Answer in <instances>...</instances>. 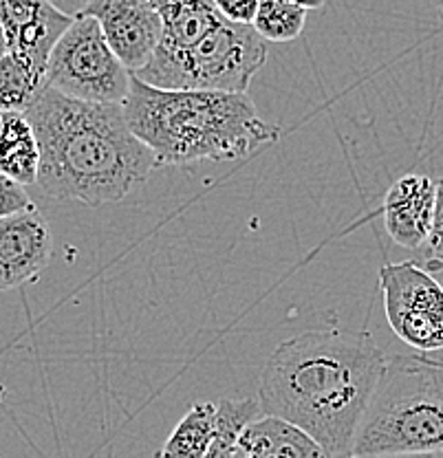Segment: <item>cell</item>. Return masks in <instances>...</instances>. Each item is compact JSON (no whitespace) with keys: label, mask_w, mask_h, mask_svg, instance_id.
<instances>
[{"label":"cell","mask_w":443,"mask_h":458,"mask_svg":"<svg viewBox=\"0 0 443 458\" xmlns=\"http://www.w3.org/2000/svg\"><path fill=\"white\" fill-rule=\"evenodd\" d=\"M54 7H58L60 12L69 13V16H78V13H82V9L87 7L90 0H49Z\"/></svg>","instance_id":"21"},{"label":"cell","mask_w":443,"mask_h":458,"mask_svg":"<svg viewBox=\"0 0 443 458\" xmlns=\"http://www.w3.org/2000/svg\"><path fill=\"white\" fill-rule=\"evenodd\" d=\"M71 21L73 16L60 12L49 0H0V25L9 54L21 57L42 80L51 49Z\"/></svg>","instance_id":"9"},{"label":"cell","mask_w":443,"mask_h":458,"mask_svg":"<svg viewBox=\"0 0 443 458\" xmlns=\"http://www.w3.org/2000/svg\"><path fill=\"white\" fill-rule=\"evenodd\" d=\"M45 84L71 98L122 104L131 71L113 54L99 22L89 13H78L51 49Z\"/></svg>","instance_id":"6"},{"label":"cell","mask_w":443,"mask_h":458,"mask_svg":"<svg viewBox=\"0 0 443 458\" xmlns=\"http://www.w3.org/2000/svg\"><path fill=\"white\" fill-rule=\"evenodd\" d=\"M131 131L159 165L247 159L280 137L265 122L247 90L159 89L131 73L122 102Z\"/></svg>","instance_id":"3"},{"label":"cell","mask_w":443,"mask_h":458,"mask_svg":"<svg viewBox=\"0 0 443 458\" xmlns=\"http://www.w3.org/2000/svg\"><path fill=\"white\" fill-rule=\"evenodd\" d=\"M161 38L137 73L159 89L247 90L267 62L265 40L251 25L232 22L214 0H152Z\"/></svg>","instance_id":"4"},{"label":"cell","mask_w":443,"mask_h":458,"mask_svg":"<svg viewBox=\"0 0 443 458\" xmlns=\"http://www.w3.org/2000/svg\"><path fill=\"white\" fill-rule=\"evenodd\" d=\"M22 113L40 150L36 183L47 197L90 208L115 203L157 168L150 148L128 126L122 104L89 102L42 84Z\"/></svg>","instance_id":"2"},{"label":"cell","mask_w":443,"mask_h":458,"mask_svg":"<svg viewBox=\"0 0 443 458\" xmlns=\"http://www.w3.org/2000/svg\"><path fill=\"white\" fill-rule=\"evenodd\" d=\"M7 36H4V29H3V25H0V55H4L7 54Z\"/></svg>","instance_id":"23"},{"label":"cell","mask_w":443,"mask_h":458,"mask_svg":"<svg viewBox=\"0 0 443 458\" xmlns=\"http://www.w3.org/2000/svg\"><path fill=\"white\" fill-rule=\"evenodd\" d=\"M307 22V9L285 0H259V9L251 27L263 40L292 42L302 33Z\"/></svg>","instance_id":"16"},{"label":"cell","mask_w":443,"mask_h":458,"mask_svg":"<svg viewBox=\"0 0 443 458\" xmlns=\"http://www.w3.org/2000/svg\"><path fill=\"white\" fill-rule=\"evenodd\" d=\"M45 80L36 75L21 57L13 54L0 55V113L3 111H25Z\"/></svg>","instance_id":"17"},{"label":"cell","mask_w":443,"mask_h":458,"mask_svg":"<svg viewBox=\"0 0 443 458\" xmlns=\"http://www.w3.org/2000/svg\"><path fill=\"white\" fill-rule=\"evenodd\" d=\"M214 438V401L194 403L177 423L157 456L208 458Z\"/></svg>","instance_id":"14"},{"label":"cell","mask_w":443,"mask_h":458,"mask_svg":"<svg viewBox=\"0 0 443 458\" xmlns=\"http://www.w3.org/2000/svg\"><path fill=\"white\" fill-rule=\"evenodd\" d=\"M260 414L263 410L256 399L214 401V438L208 450V458H232L243 428Z\"/></svg>","instance_id":"15"},{"label":"cell","mask_w":443,"mask_h":458,"mask_svg":"<svg viewBox=\"0 0 443 458\" xmlns=\"http://www.w3.org/2000/svg\"><path fill=\"white\" fill-rule=\"evenodd\" d=\"M82 13L99 22L108 47L131 73L150 62L161 38V18L152 0H90Z\"/></svg>","instance_id":"8"},{"label":"cell","mask_w":443,"mask_h":458,"mask_svg":"<svg viewBox=\"0 0 443 458\" xmlns=\"http://www.w3.org/2000/svg\"><path fill=\"white\" fill-rule=\"evenodd\" d=\"M218 12L232 22H241V25H251L259 9V0H214Z\"/></svg>","instance_id":"20"},{"label":"cell","mask_w":443,"mask_h":458,"mask_svg":"<svg viewBox=\"0 0 443 458\" xmlns=\"http://www.w3.org/2000/svg\"><path fill=\"white\" fill-rule=\"evenodd\" d=\"M443 456V360L386 357L357 426L351 456Z\"/></svg>","instance_id":"5"},{"label":"cell","mask_w":443,"mask_h":458,"mask_svg":"<svg viewBox=\"0 0 443 458\" xmlns=\"http://www.w3.org/2000/svg\"><path fill=\"white\" fill-rule=\"evenodd\" d=\"M285 3H292V4H298V7L302 9H320L322 4H325V0H285Z\"/></svg>","instance_id":"22"},{"label":"cell","mask_w":443,"mask_h":458,"mask_svg":"<svg viewBox=\"0 0 443 458\" xmlns=\"http://www.w3.org/2000/svg\"><path fill=\"white\" fill-rule=\"evenodd\" d=\"M384 311L390 328L419 352L443 351V286L417 262H393L379 269Z\"/></svg>","instance_id":"7"},{"label":"cell","mask_w":443,"mask_h":458,"mask_svg":"<svg viewBox=\"0 0 443 458\" xmlns=\"http://www.w3.org/2000/svg\"><path fill=\"white\" fill-rule=\"evenodd\" d=\"M33 205L36 203H33L30 194H27L25 185L9 179L7 174L0 172V218L9 216V214L22 212V209H30Z\"/></svg>","instance_id":"19"},{"label":"cell","mask_w":443,"mask_h":458,"mask_svg":"<svg viewBox=\"0 0 443 458\" xmlns=\"http://www.w3.org/2000/svg\"><path fill=\"white\" fill-rule=\"evenodd\" d=\"M36 135L22 111L0 113V172L22 185H33L38 176Z\"/></svg>","instance_id":"13"},{"label":"cell","mask_w":443,"mask_h":458,"mask_svg":"<svg viewBox=\"0 0 443 458\" xmlns=\"http://www.w3.org/2000/svg\"><path fill=\"white\" fill-rule=\"evenodd\" d=\"M54 254L49 223L33 205L0 218V291L31 283Z\"/></svg>","instance_id":"10"},{"label":"cell","mask_w":443,"mask_h":458,"mask_svg":"<svg viewBox=\"0 0 443 458\" xmlns=\"http://www.w3.org/2000/svg\"><path fill=\"white\" fill-rule=\"evenodd\" d=\"M432 3H435L437 12H439V16H441V21H443V0H432Z\"/></svg>","instance_id":"24"},{"label":"cell","mask_w":443,"mask_h":458,"mask_svg":"<svg viewBox=\"0 0 443 458\" xmlns=\"http://www.w3.org/2000/svg\"><path fill=\"white\" fill-rule=\"evenodd\" d=\"M232 458H325V452L295 423L263 412L243 428Z\"/></svg>","instance_id":"12"},{"label":"cell","mask_w":443,"mask_h":458,"mask_svg":"<svg viewBox=\"0 0 443 458\" xmlns=\"http://www.w3.org/2000/svg\"><path fill=\"white\" fill-rule=\"evenodd\" d=\"M386 355L371 333L307 331L276 346L260 370V410L292 421L325 456H351Z\"/></svg>","instance_id":"1"},{"label":"cell","mask_w":443,"mask_h":458,"mask_svg":"<svg viewBox=\"0 0 443 458\" xmlns=\"http://www.w3.org/2000/svg\"><path fill=\"white\" fill-rule=\"evenodd\" d=\"M428 258L426 269L428 271H441L443 269V179L435 183V205H432V221L430 232L426 238Z\"/></svg>","instance_id":"18"},{"label":"cell","mask_w":443,"mask_h":458,"mask_svg":"<svg viewBox=\"0 0 443 458\" xmlns=\"http://www.w3.org/2000/svg\"><path fill=\"white\" fill-rule=\"evenodd\" d=\"M435 205V181L423 174H406L395 181L384 197L386 233L404 250L426 245Z\"/></svg>","instance_id":"11"}]
</instances>
